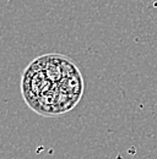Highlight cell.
<instances>
[{"label":"cell","mask_w":157,"mask_h":159,"mask_svg":"<svg viewBox=\"0 0 157 159\" xmlns=\"http://www.w3.org/2000/svg\"><path fill=\"white\" fill-rule=\"evenodd\" d=\"M85 82L78 64L63 54H44L23 71L21 93L39 115L58 116L74 109L82 98Z\"/></svg>","instance_id":"6da1fadb"}]
</instances>
